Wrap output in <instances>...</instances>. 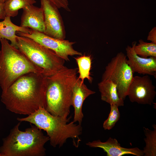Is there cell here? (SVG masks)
<instances>
[{
	"mask_svg": "<svg viewBox=\"0 0 156 156\" xmlns=\"http://www.w3.org/2000/svg\"><path fill=\"white\" fill-rule=\"evenodd\" d=\"M47 77L29 73L16 80L5 91L1 101L6 109L16 114L29 115L46 106Z\"/></svg>",
	"mask_w": 156,
	"mask_h": 156,
	"instance_id": "obj_1",
	"label": "cell"
},
{
	"mask_svg": "<svg viewBox=\"0 0 156 156\" xmlns=\"http://www.w3.org/2000/svg\"><path fill=\"white\" fill-rule=\"evenodd\" d=\"M78 68L66 67L47 78L46 110L53 116L67 118L72 103V90Z\"/></svg>",
	"mask_w": 156,
	"mask_h": 156,
	"instance_id": "obj_2",
	"label": "cell"
},
{
	"mask_svg": "<svg viewBox=\"0 0 156 156\" xmlns=\"http://www.w3.org/2000/svg\"><path fill=\"white\" fill-rule=\"evenodd\" d=\"M21 122L3 138L0 147L1 156H44L46 155L45 144L49 141L42 130L34 125L25 131L19 129Z\"/></svg>",
	"mask_w": 156,
	"mask_h": 156,
	"instance_id": "obj_3",
	"label": "cell"
},
{
	"mask_svg": "<svg viewBox=\"0 0 156 156\" xmlns=\"http://www.w3.org/2000/svg\"><path fill=\"white\" fill-rule=\"evenodd\" d=\"M70 117L67 118L53 116L43 108H40L24 118H17L20 122H27L43 130L49 138L51 145L54 147L62 146L69 138L79 140L82 133L81 124L68 122Z\"/></svg>",
	"mask_w": 156,
	"mask_h": 156,
	"instance_id": "obj_4",
	"label": "cell"
},
{
	"mask_svg": "<svg viewBox=\"0 0 156 156\" xmlns=\"http://www.w3.org/2000/svg\"><path fill=\"white\" fill-rule=\"evenodd\" d=\"M0 86L2 92L5 91L16 80L26 74L35 73L44 74L42 69L33 64L7 40L0 38Z\"/></svg>",
	"mask_w": 156,
	"mask_h": 156,
	"instance_id": "obj_5",
	"label": "cell"
},
{
	"mask_svg": "<svg viewBox=\"0 0 156 156\" xmlns=\"http://www.w3.org/2000/svg\"><path fill=\"white\" fill-rule=\"evenodd\" d=\"M17 47L34 65L43 70L47 76L64 68L65 60L53 50L27 37L17 35Z\"/></svg>",
	"mask_w": 156,
	"mask_h": 156,
	"instance_id": "obj_6",
	"label": "cell"
},
{
	"mask_svg": "<svg viewBox=\"0 0 156 156\" xmlns=\"http://www.w3.org/2000/svg\"><path fill=\"white\" fill-rule=\"evenodd\" d=\"M127 56L120 52L113 57L105 67L101 80L108 79L115 84L118 96L124 101L127 96L133 73L127 62Z\"/></svg>",
	"mask_w": 156,
	"mask_h": 156,
	"instance_id": "obj_7",
	"label": "cell"
},
{
	"mask_svg": "<svg viewBox=\"0 0 156 156\" xmlns=\"http://www.w3.org/2000/svg\"><path fill=\"white\" fill-rule=\"evenodd\" d=\"M18 36L30 38L53 51L65 61L70 60L69 56L81 55L82 53L75 49L73 45L75 42L60 39L49 36L42 33L30 29L28 34L18 31Z\"/></svg>",
	"mask_w": 156,
	"mask_h": 156,
	"instance_id": "obj_8",
	"label": "cell"
},
{
	"mask_svg": "<svg viewBox=\"0 0 156 156\" xmlns=\"http://www.w3.org/2000/svg\"><path fill=\"white\" fill-rule=\"evenodd\" d=\"M155 87L148 75L133 76L127 96L131 102L151 105L156 94Z\"/></svg>",
	"mask_w": 156,
	"mask_h": 156,
	"instance_id": "obj_9",
	"label": "cell"
},
{
	"mask_svg": "<svg viewBox=\"0 0 156 156\" xmlns=\"http://www.w3.org/2000/svg\"><path fill=\"white\" fill-rule=\"evenodd\" d=\"M43 11L45 25L44 32L50 37L62 40L66 37L65 26L59 8L49 0H40Z\"/></svg>",
	"mask_w": 156,
	"mask_h": 156,
	"instance_id": "obj_10",
	"label": "cell"
},
{
	"mask_svg": "<svg viewBox=\"0 0 156 156\" xmlns=\"http://www.w3.org/2000/svg\"><path fill=\"white\" fill-rule=\"evenodd\" d=\"M136 43H132V46L128 45L125 49L127 62L133 73L140 74L156 76V57H151L143 58L138 55L135 52L134 47Z\"/></svg>",
	"mask_w": 156,
	"mask_h": 156,
	"instance_id": "obj_11",
	"label": "cell"
},
{
	"mask_svg": "<svg viewBox=\"0 0 156 156\" xmlns=\"http://www.w3.org/2000/svg\"><path fill=\"white\" fill-rule=\"evenodd\" d=\"M86 144L90 147L102 149L106 153L107 156H121L127 154L136 156L144 155L143 150L138 147L128 148L122 147L116 139L111 137L105 142L98 140L89 142Z\"/></svg>",
	"mask_w": 156,
	"mask_h": 156,
	"instance_id": "obj_12",
	"label": "cell"
},
{
	"mask_svg": "<svg viewBox=\"0 0 156 156\" xmlns=\"http://www.w3.org/2000/svg\"><path fill=\"white\" fill-rule=\"evenodd\" d=\"M23 9L20 26L44 33L45 31L44 15L42 8L32 5L27 6Z\"/></svg>",
	"mask_w": 156,
	"mask_h": 156,
	"instance_id": "obj_13",
	"label": "cell"
},
{
	"mask_svg": "<svg viewBox=\"0 0 156 156\" xmlns=\"http://www.w3.org/2000/svg\"><path fill=\"white\" fill-rule=\"evenodd\" d=\"M95 93V91L89 89L84 82H82L77 77L72 90V106L74 109L73 122L81 124L83 117L82 111L83 102L88 96Z\"/></svg>",
	"mask_w": 156,
	"mask_h": 156,
	"instance_id": "obj_14",
	"label": "cell"
},
{
	"mask_svg": "<svg viewBox=\"0 0 156 156\" xmlns=\"http://www.w3.org/2000/svg\"><path fill=\"white\" fill-rule=\"evenodd\" d=\"M101 99L110 105L115 104L118 107L124 105V100L118 96L116 85L110 80H101L98 84Z\"/></svg>",
	"mask_w": 156,
	"mask_h": 156,
	"instance_id": "obj_15",
	"label": "cell"
},
{
	"mask_svg": "<svg viewBox=\"0 0 156 156\" xmlns=\"http://www.w3.org/2000/svg\"><path fill=\"white\" fill-rule=\"evenodd\" d=\"M10 18L6 16L3 21H0V38L10 41L12 45L17 48V32L28 34L30 29L15 25L12 22Z\"/></svg>",
	"mask_w": 156,
	"mask_h": 156,
	"instance_id": "obj_16",
	"label": "cell"
},
{
	"mask_svg": "<svg viewBox=\"0 0 156 156\" xmlns=\"http://www.w3.org/2000/svg\"><path fill=\"white\" fill-rule=\"evenodd\" d=\"M74 58L78 66L77 73L79 74L78 78L82 82L86 79L90 83H92L93 78L90 75L92 64L90 56L82 55Z\"/></svg>",
	"mask_w": 156,
	"mask_h": 156,
	"instance_id": "obj_17",
	"label": "cell"
},
{
	"mask_svg": "<svg viewBox=\"0 0 156 156\" xmlns=\"http://www.w3.org/2000/svg\"><path fill=\"white\" fill-rule=\"evenodd\" d=\"M36 3L35 0H7L4 3L6 16L15 17L18 15L20 9Z\"/></svg>",
	"mask_w": 156,
	"mask_h": 156,
	"instance_id": "obj_18",
	"label": "cell"
},
{
	"mask_svg": "<svg viewBox=\"0 0 156 156\" xmlns=\"http://www.w3.org/2000/svg\"><path fill=\"white\" fill-rule=\"evenodd\" d=\"M154 129L152 130L143 127L146 138H144L146 145L143 150L144 156H156V125H153Z\"/></svg>",
	"mask_w": 156,
	"mask_h": 156,
	"instance_id": "obj_19",
	"label": "cell"
},
{
	"mask_svg": "<svg viewBox=\"0 0 156 156\" xmlns=\"http://www.w3.org/2000/svg\"><path fill=\"white\" fill-rule=\"evenodd\" d=\"M134 50L138 55L142 57H156V44L147 42L140 39L138 43L135 45Z\"/></svg>",
	"mask_w": 156,
	"mask_h": 156,
	"instance_id": "obj_20",
	"label": "cell"
},
{
	"mask_svg": "<svg viewBox=\"0 0 156 156\" xmlns=\"http://www.w3.org/2000/svg\"><path fill=\"white\" fill-rule=\"evenodd\" d=\"M110 111L108 117L104 122L103 127L105 130L111 129L118 121L120 117V114L118 106L112 104H110Z\"/></svg>",
	"mask_w": 156,
	"mask_h": 156,
	"instance_id": "obj_21",
	"label": "cell"
},
{
	"mask_svg": "<svg viewBox=\"0 0 156 156\" xmlns=\"http://www.w3.org/2000/svg\"><path fill=\"white\" fill-rule=\"evenodd\" d=\"M54 4L59 9L63 8L66 10L70 12L68 0H49Z\"/></svg>",
	"mask_w": 156,
	"mask_h": 156,
	"instance_id": "obj_22",
	"label": "cell"
},
{
	"mask_svg": "<svg viewBox=\"0 0 156 156\" xmlns=\"http://www.w3.org/2000/svg\"><path fill=\"white\" fill-rule=\"evenodd\" d=\"M147 39L151 42L156 44V27H153L148 33Z\"/></svg>",
	"mask_w": 156,
	"mask_h": 156,
	"instance_id": "obj_23",
	"label": "cell"
},
{
	"mask_svg": "<svg viewBox=\"0 0 156 156\" xmlns=\"http://www.w3.org/2000/svg\"><path fill=\"white\" fill-rule=\"evenodd\" d=\"M5 16L4 3L0 1V20H3Z\"/></svg>",
	"mask_w": 156,
	"mask_h": 156,
	"instance_id": "obj_24",
	"label": "cell"
},
{
	"mask_svg": "<svg viewBox=\"0 0 156 156\" xmlns=\"http://www.w3.org/2000/svg\"><path fill=\"white\" fill-rule=\"evenodd\" d=\"M7 0H0V1L3 3H4Z\"/></svg>",
	"mask_w": 156,
	"mask_h": 156,
	"instance_id": "obj_25",
	"label": "cell"
},
{
	"mask_svg": "<svg viewBox=\"0 0 156 156\" xmlns=\"http://www.w3.org/2000/svg\"><path fill=\"white\" fill-rule=\"evenodd\" d=\"M0 156H1L0 154Z\"/></svg>",
	"mask_w": 156,
	"mask_h": 156,
	"instance_id": "obj_26",
	"label": "cell"
}]
</instances>
